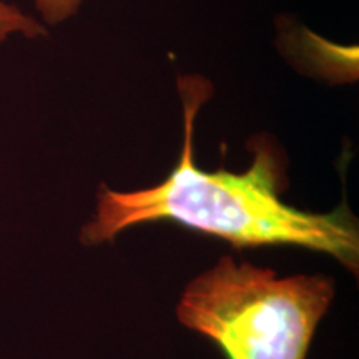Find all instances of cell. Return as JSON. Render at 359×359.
I'll return each mask as SVG.
<instances>
[{
	"label": "cell",
	"instance_id": "6da1fadb",
	"mask_svg": "<svg viewBox=\"0 0 359 359\" xmlns=\"http://www.w3.org/2000/svg\"><path fill=\"white\" fill-rule=\"evenodd\" d=\"M185 140L178 163L158 185L137 191L98 190L97 213L82 230V241L100 245L127 228L160 222L228 241L235 248L291 245L331 255L356 273L358 222L346 205L331 213L298 210L281 200L286 158L268 135L248 143L253 163L243 173L201 170L195 161V120L213 87L203 77L178 79Z\"/></svg>",
	"mask_w": 359,
	"mask_h": 359
},
{
	"label": "cell",
	"instance_id": "277c9868",
	"mask_svg": "<svg viewBox=\"0 0 359 359\" xmlns=\"http://www.w3.org/2000/svg\"><path fill=\"white\" fill-rule=\"evenodd\" d=\"M35 7L47 25H58L79 11L83 0H34Z\"/></svg>",
	"mask_w": 359,
	"mask_h": 359
},
{
	"label": "cell",
	"instance_id": "3957f363",
	"mask_svg": "<svg viewBox=\"0 0 359 359\" xmlns=\"http://www.w3.org/2000/svg\"><path fill=\"white\" fill-rule=\"evenodd\" d=\"M12 35H22L25 39L47 37L48 32L42 22L27 15L19 7L0 0V43Z\"/></svg>",
	"mask_w": 359,
	"mask_h": 359
},
{
	"label": "cell",
	"instance_id": "7a4b0ae2",
	"mask_svg": "<svg viewBox=\"0 0 359 359\" xmlns=\"http://www.w3.org/2000/svg\"><path fill=\"white\" fill-rule=\"evenodd\" d=\"M333 296L331 278H278L269 268L224 257L187 286L177 313L228 359H306Z\"/></svg>",
	"mask_w": 359,
	"mask_h": 359
}]
</instances>
